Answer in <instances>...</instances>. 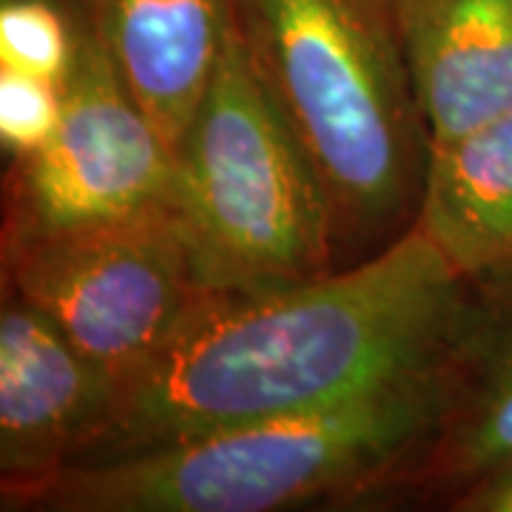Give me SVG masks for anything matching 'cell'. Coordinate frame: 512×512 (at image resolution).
I'll use <instances>...</instances> for the list:
<instances>
[{"mask_svg":"<svg viewBox=\"0 0 512 512\" xmlns=\"http://www.w3.org/2000/svg\"><path fill=\"white\" fill-rule=\"evenodd\" d=\"M456 512H512V461L447 498Z\"/></svg>","mask_w":512,"mask_h":512,"instance_id":"5bb4252c","label":"cell"},{"mask_svg":"<svg viewBox=\"0 0 512 512\" xmlns=\"http://www.w3.org/2000/svg\"><path fill=\"white\" fill-rule=\"evenodd\" d=\"M80 0H3L0 66L66 83L77 55Z\"/></svg>","mask_w":512,"mask_h":512,"instance_id":"7c38bea8","label":"cell"},{"mask_svg":"<svg viewBox=\"0 0 512 512\" xmlns=\"http://www.w3.org/2000/svg\"><path fill=\"white\" fill-rule=\"evenodd\" d=\"M6 291L43 313L111 379L163 348L202 293L171 200L126 217L3 234Z\"/></svg>","mask_w":512,"mask_h":512,"instance_id":"5b68a950","label":"cell"},{"mask_svg":"<svg viewBox=\"0 0 512 512\" xmlns=\"http://www.w3.org/2000/svg\"><path fill=\"white\" fill-rule=\"evenodd\" d=\"M174 154L128 89L80 0V37L55 137L18 160L3 234L114 220L171 197Z\"/></svg>","mask_w":512,"mask_h":512,"instance_id":"8992f818","label":"cell"},{"mask_svg":"<svg viewBox=\"0 0 512 512\" xmlns=\"http://www.w3.org/2000/svg\"><path fill=\"white\" fill-rule=\"evenodd\" d=\"M512 461V276L470 285L433 436L402 487L447 498Z\"/></svg>","mask_w":512,"mask_h":512,"instance_id":"ba28073f","label":"cell"},{"mask_svg":"<svg viewBox=\"0 0 512 512\" xmlns=\"http://www.w3.org/2000/svg\"><path fill=\"white\" fill-rule=\"evenodd\" d=\"M83 6L174 154L237 29V0H83Z\"/></svg>","mask_w":512,"mask_h":512,"instance_id":"30bf717a","label":"cell"},{"mask_svg":"<svg viewBox=\"0 0 512 512\" xmlns=\"http://www.w3.org/2000/svg\"><path fill=\"white\" fill-rule=\"evenodd\" d=\"M171 205L202 291L262 293L333 271L336 220L239 26L174 146Z\"/></svg>","mask_w":512,"mask_h":512,"instance_id":"277c9868","label":"cell"},{"mask_svg":"<svg viewBox=\"0 0 512 512\" xmlns=\"http://www.w3.org/2000/svg\"><path fill=\"white\" fill-rule=\"evenodd\" d=\"M399 3H404V0H399Z\"/></svg>","mask_w":512,"mask_h":512,"instance_id":"9a60e30c","label":"cell"},{"mask_svg":"<svg viewBox=\"0 0 512 512\" xmlns=\"http://www.w3.org/2000/svg\"><path fill=\"white\" fill-rule=\"evenodd\" d=\"M63 117V83L0 69V143L15 163L37 154L55 137Z\"/></svg>","mask_w":512,"mask_h":512,"instance_id":"4fadbf2b","label":"cell"},{"mask_svg":"<svg viewBox=\"0 0 512 512\" xmlns=\"http://www.w3.org/2000/svg\"><path fill=\"white\" fill-rule=\"evenodd\" d=\"M0 3H3V0H0Z\"/></svg>","mask_w":512,"mask_h":512,"instance_id":"2e32d148","label":"cell"},{"mask_svg":"<svg viewBox=\"0 0 512 512\" xmlns=\"http://www.w3.org/2000/svg\"><path fill=\"white\" fill-rule=\"evenodd\" d=\"M467 299L470 282L419 225L348 271L262 293L202 291L120 382L83 461L328 410L419 376L447 359Z\"/></svg>","mask_w":512,"mask_h":512,"instance_id":"6da1fadb","label":"cell"},{"mask_svg":"<svg viewBox=\"0 0 512 512\" xmlns=\"http://www.w3.org/2000/svg\"><path fill=\"white\" fill-rule=\"evenodd\" d=\"M421 231L470 285L512 276V114L427 148Z\"/></svg>","mask_w":512,"mask_h":512,"instance_id":"8fae6325","label":"cell"},{"mask_svg":"<svg viewBox=\"0 0 512 512\" xmlns=\"http://www.w3.org/2000/svg\"><path fill=\"white\" fill-rule=\"evenodd\" d=\"M237 26L325 185L339 239H373L419 205L427 134L399 0H237Z\"/></svg>","mask_w":512,"mask_h":512,"instance_id":"3957f363","label":"cell"},{"mask_svg":"<svg viewBox=\"0 0 512 512\" xmlns=\"http://www.w3.org/2000/svg\"><path fill=\"white\" fill-rule=\"evenodd\" d=\"M402 26L427 148L512 114V0H404Z\"/></svg>","mask_w":512,"mask_h":512,"instance_id":"9c48e42d","label":"cell"},{"mask_svg":"<svg viewBox=\"0 0 512 512\" xmlns=\"http://www.w3.org/2000/svg\"><path fill=\"white\" fill-rule=\"evenodd\" d=\"M444 390L447 359L339 407L80 461L6 498L3 510L274 512L362 498L402 487L433 436Z\"/></svg>","mask_w":512,"mask_h":512,"instance_id":"7a4b0ae2","label":"cell"},{"mask_svg":"<svg viewBox=\"0 0 512 512\" xmlns=\"http://www.w3.org/2000/svg\"><path fill=\"white\" fill-rule=\"evenodd\" d=\"M117 382L6 291L0 311V498L35 490L89 456L109 427Z\"/></svg>","mask_w":512,"mask_h":512,"instance_id":"52a82bcc","label":"cell"}]
</instances>
